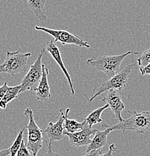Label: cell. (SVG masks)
Masks as SVG:
<instances>
[{
  "mask_svg": "<svg viewBox=\"0 0 150 156\" xmlns=\"http://www.w3.org/2000/svg\"><path fill=\"white\" fill-rule=\"evenodd\" d=\"M46 50L52 56V57L55 59V61L58 63V65L59 66V67L61 68V71L64 73V75L67 77V81H68L69 86H70V91L72 95H75V90H74V87L73 83H72V79H71V77L69 74L68 71L67 70V68L65 67V65H64V62H63L62 57H61V53L60 52V50H59L58 47L56 44L55 41L52 40H50L49 42H47L46 45Z\"/></svg>",
  "mask_w": 150,
  "mask_h": 156,
  "instance_id": "8fae6325",
  "label": "cell"
},
{
  "mask_svg": "<svg viewBox=\"0 0 150 156\" xmlns=\"http://www.w3.org/2000/svg\"><path fill=\"white\" fill-rule=\"evenodd\" d=\"M137 62L139 67L147 66L150 63V48L147 49L143 53H140V56L137 58Z\"/></svg>",
  "mask_w": 150,
  "mask_h": 156,
  "instance_id": "d6986e66",
  "label": "cell"
},
{
  "mask_svg": "<svg viewBox=\"0 0 150 156\" xmlns=\"http://www.w3.org/2000/svg\"><path fill=\"white\" fill-rule=\"evenodd\" d=\"M8 87H9L8 86V83H7V82H6V81L4 83L2 84V85L0 86V102H1V101L2 100L3 97H4L5 92H7Z\"/></svg>",
  "mask_w": 150,
  "mask_h": 156,
  "instance_id": "7402d4cb",
  "label": "cell"
},
{
  "mask_svg": "<svg viewBox=\"0 0 150 156\" xmlns=\"http://www.w3.org/2000/svg\"><path fill=\"white\" fill-rule=\"evenodd\" d=\"M134 68H136V66L134 63H132V64L127 66L125 68H123L122 71H119L114 77H111L108 80L103 83L96 91H94L92 96L90 97L89 101L91 102L103 92H107L110 89H117V90L120 91L126 87L128 82V78L130 77L131 71Z\"/></svg>",
  "mask_w": 150,
  "mask_h": 156,
  "instance_id": "5b68a950",
  "label": "cell"
},
{
  "mask_svg": "<svg viewBox=\"0 0 150 156\" xmlns=\"http://www.w3.org/2000/svg\"><path fill=\"white\" fill-rule=\"evenodd\" d=\"M35 29L36 30L43 31V32L49 34L55 38V41L61 42L62 44H75L76 46L82 47V48H90V45L88 42L84 41L78 35H74L67 30H63V29L56 30V29L38 27V26H35Z\"/></svg>",
  "mask_w": 150,
  "mask_h": 156,
  "instance_id": "52a82bcc",
  "label": "cell"
},
{
  "mask_svg": "<svg viewBox=\"0 0 150 156\" xmlns=\"http://www.w3.org/2000/svg\"><path fill=\"white\" fill-rule=\"evenodd\" d=\"M102 101L109 105V107L115 115L116 119L118 120V122L122 121L123 119L122 117V113L125 107L121 99L120 91L117 89H110L107 91V93Z\"/></svg>",
  "mask_w": 150,
  "mask_h": 156,
  "instance_id": "9c48e42d",
  "label": "cell"
},
{
  "mask_svg": "<svg viewBox=\"0 0 150 156\" xmlns=\"http://www.w3.org/2000/svg\"><path fill=\"white\" fill-rule=\"evenodd\" d=\"M16 156H35L32 152H30L29 149L27 147L26 144L24 142V140H22V143H21V146L19 149L18 152Z\"/></svg>",
  "mask_w": 150,
  "mask_h": 156,
  "instance_id": "ffe728a7",
  "label": "cell"
},
{
  "mask_svg": "<svg viewBox=\"0 0 150 156\" xmlns=\"http://www.w3.org/2000/svg\"><path fill=\"white\" fill-rule=\"evenodd\" d=\"M97 129H94L85 125L83 129L76 132H64V135L69 138V143L70 145L75 147H80L83 146H88L92 140V136H94Z\"/></svg>",
  "mask_w": 150,
  "mask_h": 156,
  "instance_id": "ba28073f",
  "label": "cell"
},
{
  "mask_svg": "<svg viewBox=\"0 0 150 156\" xmlns=\"http://www.w3.org/2000/svg\"><path fill=\"white\" fill-rule=\"evenodd\" d=\"M46 52V49L43 48L38 55L35 62L30 66L29 70L21 83L20 93L26 91H35L38 87L42 75H43V64L42 57Z\"/></svg>",
  "mask_w": 150,
  "mask_h": 156,
  "instance_id": "8992f818",
  "label": "cell"
},
{
  "mask_svg": "<svg viewBox=\"0 0 150 156\" xmlns=\"http://www.w3.org/2000/svg\"><path fill=\"white\" fill-rule=\"evenodd\" d=\"M31 53H20V50L15 52L7 51L5 60L0 65V74H6L16 75L24 72L27 70V63L30 57Z\"/></svg>",
  "mask_w": 150,
  "mask_h": 156,
  "instance_id": "277c9868",
  "label": "cell"
},
{
  "mask_svg": "<svg viewBox=\"0 0 150 156\" xmlns=\"http://www.w3.org/2000/svg\"><path fill=\"white\" fill-rule=\"evenodd\" d=\"M52 143H49V144H48L47 151H46V152L43 153L41 156H61L59 155V154L53 152L52 149Z\"/></svg>",
  "mask_w": 150,
  "mask_h": 156,
  "instance_id": "603a6c76",
  "label": "cell"
},
{
  "mask_svg": "<svg viewBox=\"0 0 150 156\" xmlns=\"http://www.w3.org/2000/svg\"><path fill=\"white\" fill-rule=\"evenodd\" d=\"M58 119L55 123L49 122L46 129L43 130V132L46 133L49 140V143L52 144L55 141H59L62 140L64 136V120H65L66 111L63 109L59 110Z\"/></svg>",
  "mask_w": 150,
  "mask_h": 156,
  "instance_id": "30bf717a",
  "label": "cell"
},
{
  "mask_svg": "<svg viewBox=\"0 0 150 156\" xmlns=\"http://www.w3.org/2000/svg\"><path fill=\"white\" fill-rule=\"evenodd\" d=\"M130 54H140V52L128 51L123 54L108 56L102 55L97 58H88L87 64L104 72L109 78L114 77L120 71L123 59Z\"/></svg>",
  "mask_w": 150,
  "mask_h": 156,
  "instance_id": "6da1fadb",
  "label": "cell"
},
{
  "mask_svg": "<svg viewBox=\"0 0 150 156\" xmlns=\"http://www.w3.org/2000/svg\"><path fill=\"white\" fill-rule=\"evenodd\" d=\"M109 105L108 104H106L105 105H104L103 107H99V108H96V110H93V112H90L88 116L85 118V121L86 122V124L90 128H93V126L94 125L98 124V123L103 122V120L101 118V114L102 113V112L105 110H106L107 108H108Z\"/></svg>",
  "mask_w": 150,
  "mask_h": 156,
  "instance_id": "2e32d148",
  "label": "cell"
},
{
  "mask_svg": "<svg viewBox=\"0 0 150 156\" xmlns=\"http://www.w3.org/2000/svg\"><path fill=\"white\" fill-rule=\"evenodd\" d=\"M132 116L126 119H122L117 125L111 127L112 131L121 130L122 131H134L138 134L146 132L150 128V111H143L137 113L135 111H129Z\"/></svg>",
  "mask_w": 150,
  "mask_h": 156,
  "instance_id": "7a4b0ae2",
  "label": "cell"
},
{
  "mask_svg": "<svg viewBox=\"0 0 150 156\" xmlns=\"http://www.w3.org/2000/svg\"><path fill=\"white\" fill-rule=\"evenodd\" d=\"M10 155V148L0 150V156H9Z\"/></svg>",
  "mask_w": 150,
  "mask_h": 156,
  "instance_id": "484cf974",
  "label": "cell"
},
{
  "mask_svg": "<svg viewBox=\"0 0 150 156\" xmlns=\"http://www.w3.org/2000/svg\"><path fill=\"white\" fill-rule=\"evenodd\" d=\"M21 85H17L14 87H9L7 92L5 94L2 100L0 102V108L6 109L8 104L11 102V101L17 98L19 94L20 93Z\"/></svg>",
  "mask_w": 150,
  "mask_h": 156,
  "instance_id": "e0dca14e",
  "label": "cell"
},
{
  "mask_svg": "<svg viewBox=\"0 0 150 156\" xmlns=\"http://www.w3.org/2000/svg\"><path fill=\"white\" fill-rule=\"evenodd\" d=\"M25 117L28 119V123L25 128L28 130V142L27 147L35 156L38 155V152L43 147V130H42L35 122L34 113L30 107H27L24 111Z\"/></svg>",
  "mask_w": 150,
  "mask_h": 156,
  "instance_id": "3957f363",
  "label": "cell"
},
{
  "mask_svg": "<svg viewBox=\"0 0 150 156\" xmlns=\"http://www.w3.org/2000/svg\"><path fill=\"white\" fill-rule=\"evenodd\" d=\"M27 4L38 20L43 21L46 19L47 17L44 13L46 0H27Z\"/></svg>",
  "mask_w": 150,
  "mask_h": 156,
  "instance_id": "5bb4252c",
  "label": "cell"
},
{
  "mask_svg": "<svg viewBox=\"0 0 150 156\" xmlns=\"http://www.w3.org/2000/svg\"><path fill=\"white\" fill-rule=\"evenodd\" d=\"M140 71L142 75H145V74H149V75H150V63L146 66L140 67Z\"/></svg>",
  "mask_w": 150,
  "mask_h": 156,
  "instance_id": "d4e9b609",
  "label": "cell"
},
{
  "mask_svg": "<svg viewBox=\"0 0 150 156\" xmlns=\"http://www.w3.org/2000/svg\"><path fill=\"white\" fill-rule=\"evenodd\" d=\"M48 74H49V69L46 67V65L43 64V75L38 87L35 89L36 98L38 101H45L49 100L51 98L50 87L48 82Z\"/></svg>",
  "mask_w": 150,
  "mask_h": 156,
  "instance_id": "4fadbf2b",
  "label": "cell"
},
{
  "mask_svg": "<svg viewBox=\"0 0 150 156\" xmlns=\"http://www.w3.org/2000/svg\"><path fill=\"white\" fill-rule=\"evenodd\" d=\"M102 153V149L91 150L90 152H85L82 156H98Z\"/></svg>",
  "mask_w": 150,
  "mask_h": 156,
  "instance_id": "cb8c5ba5",
  "label": "cell"
},
{
  "mask_svg": "<svg viewBox=\"0 0 150 156\" xmlns=\"http://www.w3.org/2000/svg\"><path fill=\"white\" fill-rule=\"evenodd\" d=\"M70 108L66 109V116L65 120H64V129L66 131L70 133L76 132V131H80V130L83 129L84 127L86 125V122L84 120L83 122H79L76 121L75 119H70L68 118V113L70 112Z\"/></svg>",
  "mask_w": 150,
  "mask_h": 156,
  "instance_id": "9a60e30c",
  "label": "cell"
},
{
  "mask_svg": "<svg viewBox=\"0 0 150 156\" xmlns=\"http://www.w3.org/2000/svg\"><path fill=\"white\" fill-rule=\"evenodd\" d=\"M25 128H22L20 131L19 132L18 135L16 137L15 140L13 143L12 146L10 147V156H16L18 152L19 149H20L21 146V143H22V140H23V134H24V130Z\"/></svg>",
  "mask_w": 150,
  "mask_h": 156,
  "instance_id": "ac0fdd59",
  "label": "cell"
},
{
  "mask_svg": "<svg viewBox=\"0 0 150 156\" xmlns=\"http://www.w3.org/2000/svg\"><path fill=\"white\" fill-rule=\"evenodd\" d=\"M102 127L104 128L103 131L97 130L96 134L92 138V140L90 144L88 146L85 152H90L91 150H96V149H102L104 146L107 144V137L108 135L110 134L111 131H112L111 127L107 123L102 122Z\"/></svg>",
  "mask_w": 150,
  "mask_h": 156,
  "instance_id": "7c38bea8",
  "label": "cell"
},
{
  "mask_svg": "<svg viewBox=\"0 0 150 156\" xmlns=\"http://www.w3.org/2000/svg\"><path fill=\"white\" fill-rule=\"evenodd\" d=\"M116 150H118V148L116 147L115 144H111L110 146H109V149L107 152H105V153H104V154L101 153L99 155H98V156H113V152Z\"/></svg>",
  "mask_w": 150,
  "mask_h": 156,
  "instance_id": "44dd1931",
  "label": "cell"
}]
</instances>
